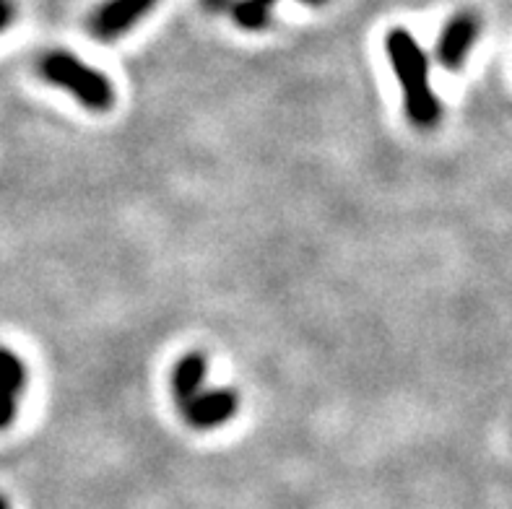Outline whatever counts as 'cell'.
<instances>
[{"label":"cell","instance_id":"1","mask_svg":"<svg viewBox=\"0 0 512 509\" xmlns=\"http://www.w3.org/2000/svg\"><path fill=\"white\" fill-rule=\"evenodd\" d=\"M388 60L403 89V107L416 128H435L442 120V104L429 86V60L414 34L393 29L385 39Z\"/></svg>","mask_w":512,"mask_h":509},{"label":"cell","instance_id":"2","mask_svg":"<svg viewBox=\"0 0 512 509\" xmlns=\"http://www.w3.org/2000/svg\"><path fill=\"white\" fill-rule=\"evenodd\" d=\"M39 73L52 86L68 91L91 112H107L115 104V86L94 65L84 63L73 52L52 50L39 60Z\"/></svg>","mask_w":512,"mask_h":509},{"label":"cell","instance_id":"3","mask_svg":"<svg viewBox=\"0 0 512 509\" xmlns=\"http://www.w3.org/2000/svg\"><path fill=\"white\" fill-rule=\"evenodd\" d=\"M185 424L198 429V432H211L219 429L227 421H232L240 411V393L232 387H214V390H201L193 398L180 406Z\"/></svg>","mask_w":512,"mask_h":509},{"label":"cell","instance_id":"4","mask_svg":"<svg viewBox=\"0 0 512 509\" xmlns=\"http://www.w3.org/2000/svg\"><path fill=\"white\" fill-rule=\"evenodd\" d=\"M479 16L474 11L455 13L453 19L445 24L440 39H437V60L442 68L448 71H461L466 65L471 47H474L476 37H479Z\"/></svg>","mask_w":512,"mask_h":509},{"label":"cell","instance_id":"5","mask_svg":"<svg viewBox=\"0 0 512 509\" xmlns=\"http://www.w3.org/2000/svg\"><path fill=\"white\" fill-rule=\"evenodd\" d=\"M159 0H104L89 21L91 34L102 42L123 37Z\"/></svg>","mask_w":512,"mask_h":509},{"label":"cell","instance_id":"6","mask_svg":"<svg viewBox=\"0 0 512 509\" xmlns=\"http://www.w3.org/2000/svg\"><path fill=\"white\" fill-rule=\"evenodd\" d=\"M206 374L208 359L203 351H190V354H185L177 361L175 369H172V380H169L177 406H182V403L193 398L195 393H201L203 382H206Z\"/></svg>","mask_w":512,"mask_h":509},{"label":"cell","instance_id":"7","mask_svg":"<svg viewBox=\"0 0 512 509\" xmlns=\"http://www.w3.org/2000/svg\"><path fill=\"white\" fill-rule=\"evenodd\" d=\"M29 387V369L16 351L0 346V393L19 398Z\"/></svg>","mask_w":512,"mask_h":509},{"label":"cell","instance_id":"8","mask_svg":"<svg viewBox=\"0 0 512 509\" xmlns=\"http://www.w3.org/2000/svg\"><path fill=\"white\" fill-rule=\"evenodd\" d=\"M229 16L237 21L240 29H247V32H263L268 21H271V11L258 6L255 0H232L229 3Z\"/></svg>","mask_w":512,"mask_h":509},{"label":"cell","instance_id":"9","mask_svg":"<svg viewBox=\"0 0 512 509\" xmlns=\"http://www.w3.org/2000/svg\"><path fill=\"white\" fill-rule=\"evenodd\" d=\"M16 413H19V400L0 393V432H6L8 426L16 421Z\"/></svg>","mask_w":512,"mask_h":509},{"label":"cell","instance_id":"10","mask_svg":"<svg viewBox=\"0 0 512 509\" xmlns=\"http://www.w3.org/2000/svg\"><path fill=\"white\" fill-rule=\"evenodd\" d=\"M16 19V3L13 0H0V32H6Z\"/></svg>","mask_w":512,"mask_h":509},{"label":"cell","instance_id":"11","mask_svg":"<svg viewBox=\"0 0 512 509\" xmlns=\"http://www.w3.org/2000/svg\"><path fill=\"white\" fill-rule=\"evenodd\" d=\"M255 3L266 8V11H271L276 0H255ZM302 3H310V6H323V3H328V0H302Z\"/></svg>","mask_w":512,"mask_h":509},{"label":"cell","instance_id":"12","mask_svg":"<svg viewBox=\"0 0 512 509\" xmlns=\"http://www.w3.org/2000/svg\"><path fill=\"white\" fill-rule=\"evenodd\" d=\"M208 3V8H214V11H219V8H227L229 11V3H232V0H206Z\"/></svg>","mask_w":512,"mask_h":509},{"label":"cell","instance_id":"13","mask_svg":"<svg viewBox=\"0 0 512 509\" xmlns=\"http://www.w3.org/2000/svg\"><path fill=\"white\" fill-rule=\"evenodd\" d=\"M0 509H11V502H8L6 494H0Z\"/></svg>","mask_w":512,"mask_h":509}]
</instances>
